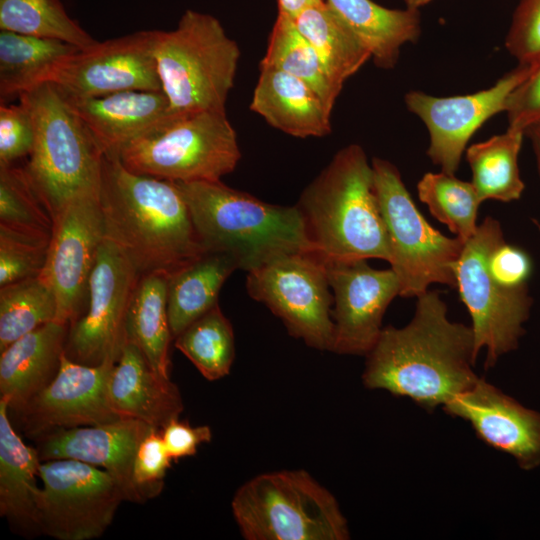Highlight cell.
<instances>
[{
    "label": "cell",
    "mask_w": 540,
    "mask_h": 540,
    "mask_svg": "<svg viewBox=\"0 0 540 540\" xmlns=\"http://www.w3.org/2000/svg\"><path fill=\"white\" fill-rule=\"evenodd\" d=\"M362 380L368 389L407 397L431 412L469 389L479 378L471 326L453 322L441 293L417 297L410 322L383 327L365 355Z\"/></svg>",
    "instance_id": "6da1fadb"
},
{
    "label": "cell",
    "mask_w": 540,
    "mask_h": 540,
    "mask_svg": "<svg viewBox=\"0 0 540 540\" xmlns=\"http://www.w3.org/2000/svg\"><path fill=\"white\" fill-rule=\"evenodd\" d=\"M100 204L106 237L141 276L169 275L205 251L176 182L134 173L104 155Z\"/></svg>",
    "instance_id": "7a4b0ae2"
},
{
    "label": "cell",
    "mask_w": 540,
    "mask_h": 540,
    "mask_svg": "<svg viewBox=\"0 0 540 540\" xmlns=\"http://www.w3.org/2000/svg\"><path fill=\"white\" fill-rule=\"evenodd\" d=\"M314 252L324 260H390L373 169L358 144L340 149L298 203Z\"/></svg>",
    "instance_id": "3957f363"
},
{
    "label": "cell",
    "mask_w": 540,
    "mask_h": 540,
    "mask_svg": "<svg viewBox=\"0 0 540 540\" xmlns=\"http://www.w3.org/2000/svg\"><path fill=\"white\" fill-rule=\"evenodd\" d=\"M205 251L230 255L252 271L294 252L314 251L297 205L264 202L221 180L176 182Z\"/></svg>",
    "instance_id": "277c9868"
},
{
    "label": "cell",
    "mask_w": 540,
    "mask_h": 540,
    "mask_svg": "<svg viewBox=\"0 0 540 540\" xmlns=\"http://www.w3.org/2000/svg\"><path fill=\"white\" fill-rule=\"evenodd\" d=\"M155 58L168 114L225 111L240 49L217 18L186 10L173 30H157Z\"/></svg>",
    "instance_id": "5b68a950"
},
{
    "label": "cell",
    "mask_w": 540,
    "mask_h": 540,
    "mask_svg": "<svg viewBox=\"0 0 540 540\" xmlns=\"http://www.w3.org/2000/svg\"><path fill=\"white\" fill-rule=\"evenodd\" d=\"M21 96L36 128L23 168L52 217L78 197L100 195L104 154L64 95L46 82Z\"/></svg>",
    "instance_id": "8992f818"
},
{
    "label": "cell",
    "mask_w": 540,
    "mask_h": 540,
    "mask_svg": "<svg viewBox=\"0 0 540 540\" xmlns=\"http://www.w3.org/2000/svg\"><path fill=\"white\" fill-rule=\"evenodd\" d=\"M232 513L247 540H346L347 520L333 494L304 470L259 474L241 485Z\"/></svg>",
    "instance_id": "52a82bcc"
},
{
    "label": "cell",
    "mask_w": 540,
    "mask_h": 540,
    "mask_svg": "<svg viewBox=\"0 0 540 540\" xmlns=\"http://www.w3.org/2000/svg\"><path fill=\"white\" fill-rule=\"evenodd\" d=\"M130 171L173 182L219 181L241 158L226 111L168 114L117 156Z\"/></svg>",
    "instance_id": "ba28073f"
},
{
    "label": "cell",
    "mask_w": 540,
    "mask_h": 540,
    "mask_svg": "<svg viewBox=\"0 0 540 540\" xmlns=\"http://www.w3.org/2000/svg\"><path fill=\"white\" fill-rule=\"evenodd\" d=\"M371 165L388 236L389 263L400 283L399 296L417 298L432 284L455 288L454 269L464 241L443 235L427 222L394 164L374 157Z\"/></svg>",
    "instance_id": "9c48e42d"
},
{
    "label": "cell",
    "mask_w": 540,
    "mask_h": 540,
    "mask_svg": "<svg viewBox=\"0 0 540 540\" xmlns=\"http://www.w3.org/2000/svg\"><path fill=\"white\" fill-rule=\"evenodd\" d=\"M504 240L499 221L485 217L464 242L454 269L456 288L471 317L476 357L486 350V370L518 347L533 304L528 286L505 287L490 273V254Z\"/></svg>",
    "instance_id": "30bf717a"
},
{
    "label": "cell",
    "mask_w": 540,
    "mask_h": 540,
    "mask_svg": "<svg viewBox=\"0 0 540 540\" xmlns=\"http://www.w3.org/2000/svg\"><path fill=\"white\" fill-rule=\"evenodd\" d=\"M246 290L282 320L291 336L331 351L333 295L325 262L316 252L285 254L247 272Z\"/></svg>",
    "instance_id": "8fae6325"
},
{
    "label": "cell",
    "mask_w": 540,
    "mask_h": 540,
    "mask_svg": "<svg viewBox=\"0 0 540 540\" xmlns=\"http://www.w3.org/2000/svg\"><path fill=\"white\" fill-rule=\"evenodd\" d=\"M39 478L42 486L35 493L37 530L58 540L100 537L125 501L107 472L81 461L41 462Z\"/></svg>",
    "instance_id": "7c38bea8"
},
{
    "label": "cell",
    "mask_w": 540,
    "mask_h": 540,
    "mask_svg": "<svg viewBox=\"0 0 540 540\" xmlns=\"http://www.w3.org/2000/svg\"><path fill=\"white\" fill-rule=\"evenodd\" d=\"M140 277L106 237L89 279L87 308L69 326L65 353L71 360L89 366L118 360L126 342L127 311Z\"/></svg>",
    "instance_id": "4fadbf2b"
},
{
    "label": "cell",
    "mask_w": 540,
    "mask_h": 540,
    "mask_svg": "<svg viewBox=\"0 0 540 540\" xmlns=\"http://www.w3.org/2000/svg\"><path fill=\"white\" fill-rule=\"evenodd\" d=\"M106 238L100 195H84L53 218L45 266L39 275L57 301L55 321L70 326L87 304L89 279Z\"/></svg>",
    "instance_id": "5bb4252c"
},
{
    "label": "cell",
    "mask_w": 540,
    "mask_h": 540,
    "mask_svg": "<svg viewBox=\"0 0 540 540\" xmlns=\"http://www.w3.org/2000/svg\"><path fill=\"white\" fill-rule=\"evenodd\" d=\"M157 30H141L96 42L66 58L49 82L68 99L125 90L162 91L156 67Z\"/></svg>",
    "instance_id": "9a60e30c"
},
{
    "label": "cell",
    "mask_w": 540,
    "mask_h": 540,
    "mask_svg": "<svg viewBox=\"0 0 540 540\" xmlns=\"http://www.w3.org/2000/svg\"><path fill=\"white\" fill-rule=\"evenodd\" d=\"M117 360L85 365L62 354L54 379L21 407L12 410L16 424L35 440L63 429L95 426L121 419L113 410L108 393Z\"/></svg>",
    "instance_id": "2e32d148"
},
{
    "label": "cell",
    "mask_w": 540,
    "mask_h": 540,
    "mask_svg": "<svg viewBox=\"0 0 540 540\" xmlns=\"http://www.w3.org/2000/svg\"><path fill=\"white\" fill-rule=\"evenodd\" d=\"M539 59L518 63L493 86L475 93L449 97L406 93L407 109L427 127V155L441 171L455 175L470 138L489 118L506 110L508 97L532 73Z\"/></svg>",
    "instance_id": "e0dca14e"
},
{
    "label": "cell",
    "mask_w": 540,
    "mask_h": 540,
    "mask_svg": "<svg viewBox=\"0 0 540 540\" xmlns=\"http://www.w3.org/2000/svg\"><path fill=\"white\" fill-rule=\"evenodd\" d=\"M324 262L334 303L331 351L366 355L383 329L387 307L400 295L398 277L391 267L375 269L363 259Z\"/></svg>",
    "instance_id": "ac0fdd59"
},
{
    "label": "cell",
    "mask_w": 540,
    "mask_h": 540,
    "mask_svg": "<svg viewBox=\"0 0 540 540\" xmlns=\"http://www.w3.org/2000/svg\"><path fill=\"white\" fill-rule=\"evenodd\" d=\"M443 410L467 421L488 446L512 456L523 470L540 465V413L487 382L478 380Z\"/></svg>",
    "instance_id": "d6986e66"
},
{
    "label": "cell",
    "mask_w": 540,
    "mask_h": 540,
    "mask_svg": "<svg viewBox=\"0 0 540 540\" xmlns=\"http://www.w3.org/2000/svg\"><path fill=\"white\" fill-rule=\"evenodd\" d=\"M151 426L135 419L59 430L37 439L41 462L72 459L107 472L120 487L125 501L143 503L133 481L138 446Z\"/></svg>",
    "instance_id": "ffe728a7"
},
{
    "label": "cell",
    "mask_w": 540,
    "mask_h": 540,
    "mask_svg": "<svg viewBox=\"0 0 540 540\" xmlns=\"http://www.w3.org/2000/svg\"><path fill=\"white\" fill-rule=\"evenodd\" d=\"M109 400L120 418L162 429L183 411L178 387L158 373L143 352L126 340L108 384Z\"/></svg>",
    "instance_id": "44dd1931"
},
{
    "label": "cell",
    "mask_w": 540,
    "mask_h": 540,
    "mask_svg": "<svg viewBox=\"0 0 540 540\" xmlns=\"http://www.w3.org/2000/svg\"><path fill=\"white\" fill-rule=\"evenodd\" d=\"M66 99L106 156H118L127 144L162 121L169 108L161 90H125Z\"/></svg>",
    "instance_id": "7402d4cb"
},
{
    "label": "cell",
    "mask_w": 540,
    "mask_h": 540,
    "mask_svg": "<svg viewBox=\"0 0 540 540\" xmlns=\"http://www.w3.org/2000/svg\"><path fill=\"white\" fill-rule=\"evenodd\" d=\"M68 330V325L51 321L0 352V399L7 402L9 411L21 407L54 379Z\"/></svg>",
    "instance_id": "603a6c76"
},
{
    "label": "cell",
    "mask_w": 540,
    "mask_h": 540,
    "mask_svg": "<svg viewBox=\"0 0 540 540\" xmlns=\"http://www.w3.org/2000/svg\"><path fill=\"white\" fill-rule=\"evenodd\" d=\"M250 109L272 127L298 138L331 132L332 110L306 83L279 69L260 67Z\"/></svg>",
    "instance_id": "cb8c5ba5"
},
{
    "label": "cell",
    "mask_w": 540,
    "mask_h": 540,
    "mask_svg": "<svg viewBox=\"0 0 540 540\" xmlns=\"http://www.w3.org/2000/svg\"><path fill=\"white\" fill-rule=\"evenodd\" d=\"M41 460L37 449L25 444L0 399V515L23 535L39 534L35 493Z\"/></svg>",
    "instance_id": "d4e9b609"
},
{
    "label": "cell",
    "mask_w": 540,
    "mask_h": 540,
    "mask_svg": "<svg viewBox=\"0 0 540 540\" xmlns=\"http://www.w3.org/2000/svg\"><path fill=\"white\" fill-rule=\"evenodd\" d=\"M329 7L354 32L382 69H392L406 43L421 33L418 9H389L372 0H326Z\"/></svg>",
    "instance_id": "484cf974"
},
{
    "label": "cell",
    "mask_w": 540,
    "mask_h": 540,
    "mask_svg": "<svg viewBox=\"0 0 540 540\" xmlns=\"http://www.w3.org/2000/svg\"><path fill=\"white\" fill-rule=\"evenodd\" d=\"M237 269L230 255L204 251L168 275L167 311L173 338L218 304L224 282Z\"/></svg>",
    "instance_id": "4316f807"
},
{
    "label": "cell",
    "mask_w": 540,
    "mask_h": 540,
    "mask_svg": "<svg viewBox=\"0 0 540 540\" xmlns=\"http://www.w3.org/2000/svg\"><path fill=\"white\" fill-rule=\"evenodd\" d=\"M79 48L69 43L0 30V99L20 97L49 79Z\"/></svg>",
    "instance_id": "83f0119b"
},
{
    "label": "cell",
    "mask_w": 540,
    "mask_h": 540,
    "mask_svg": "<svg viewBox=\"0 0 540 540\" xmlns=\"http://www.w3.org/2000/svg\"><path fill=\"white\" fill-rule=\"evenodd\" d=\"M168 275L140 277L126 316V340L135 344L151 366L169 377V344L173 338L167 311Z\"/></svg>",
    "instance_id": "f1b7e54d"
},
{
    "label": "cell",
    "mask_w": 540,
    "mask_h": 540,
    "mask_svg": "<svg viewBox=\"0 0 540 540\" xmlns=\"http://www.w3.org/2000/svg\"><path fill=\"white\" fill-rule=\"evenodd\" d=\"M294 21L332 80L342 88L371 58L364 44L324 0L304 9Z\"/></svg>",
    "instance_id": "f546056e"
},
{
    "label": "cell",
    "mask_w": 540,
    "mask_h": 540,
    "mask_svg": "<svg viewBox=\"0 0 540 540\" xmlns=\"http://www.w3.org/2000/svg\"><path fill=\"white\" fill-rule=\"evenodd\" d=\"M525 131L508 127L503 134L472 144L466 160L472 171V184L482 201L519 200L525 189L518 157Z\"/></svg>",
    "instance_id": "4dcf8cb0"
},
{
    "label": "cell",
    "mask_w": 540,
    "mask_h": 540,
    "mask_svg": "<svg viewBox=\"0 0 540 540\" xmlns=\"http://www.w3.org/2000/svg\"><path fill=\"white\" fill-rule=\"evenodd\" d=\"M260 67L279 69L311 87L333 110L342 87L330 77L313 46L298 30L295 21L277 15Z\"/></svg>",
    "instance_id": "1f68e13d"
},
{
    "label": "cell",
    "mask_w": 540,
    "mask_h": 540,
    "mask_svg": "<svg viewBox=\"0 0 540 540\" xmlns=\"http://www.w3.org/2000/svg\"><path fill=\"white\" fill-rule=\"evenodd\" d=\"M0 30L56 39L79 49L97 42L68 15L60 0H0Z\"/></svg>",
    "instance_id": "d6a6232c"
},
{
    "label": "cell",
    "mask_w": 540,
    "mask_h": 540,
    "mask_svg": "<svg viewBox=\"0 0 540 540\" xmlns=\"http://www.w3.org/2000/svg\"><path fill=\"white\" fill-rule=\"evenodd\" d=\"M175 347L205 379H221L230 373L235 356L232 325L217 304L175 338Z\"/></svg>",
    "instance_id": "836d02e7"
},
{
    "label": "cell",
    "mask_w": 540,
    "mask_h": 540,
    "mask_svg": "<svg viewBox=\"0 0 540 540\" xmlns=\"http://www.w3.org/2000/svg\"><path fill=\"white\" fill-rule=\"evenodd\" d=\"M57 301L40 277L0 287V352L18 338L55 321Z\"/></svg>",
    "instance_id": "e575fe53"
},
{
    "label": "cell",
    "mask_w": 540,
    "mask_h": 540,
    "mask_svg": "<svg viewBox=\"0 0 540 540\" xmlns=\"http://www.w3.org/2000/svg\"><path fill=\"white\" fill-rule=\"evenodd\" d=\"M418 197L430 213L464 242L476 232L477 214L483 202L472 182L455 175L428 172L417 184Z\"/></svg>",
    "instance_id": "d590c367"
},
{
    "label": "cell",
    "mask_w": 540,
    "mask_h": 540,
    "mask_svg": "<svg viewBox=\"0 0 540 540\" xmlns=\"http://www.w3.org/2000/svg\"><path fill=\"white\" fill-rule=\"evenodd\" d=\"M0 224L51 236L53 217L24 168L0 165Z\"/></svg>",
    "instance_id": "8d00e7d4"
},
{
    "label": "cell",
    "mask_w": 540,
    "mask_h": 540,
    "mask_svg": "<svg viewBox=\"0 0 540 540\" xmlns=\"http://www.w3.org/2000/svg\"><path fill=\"white\" fill-rule=\"evenodd\" d=\"M50 238L0 224V287L39 276Z\"/></svg>",
    "instance_id": "74e56055"
},
{
    "label": "cell",
    "mask_w": 540,
    "mask_h": 540,
    "mask_svg": "<svg viewBox=\"0 0 540 540\" xmlns=\"http://www.w3.org/2000/svg\"><path fill=\"white\" fill-rule=\"evenodd\" d=\"M19 99L18 104L0 105V165H12L34 148V115L26 98Z\"/></svg>",
    "instance_id": "f35d334b"
},
{
    "label": "cell",
    "mask_w": 540,
    "mask_h": 540,
    "mask_svg": "<svg viewBox=\"0 0 540 540\" xmlns=\"http://www.w3.org/2000/svg\"><path fill=\"white\" fill-rule=\"evenodd\" d=\"M171 461L161 429L151 427L138 446L133 464V481L143 503L161 493Z\"/></svg>",
    "instance_id": "ab89813d"
},
{
    "label": "cell",
    "mask_w": 540,
    "mask_h": 540,
    "mask_svg": "<svg viewBox=\"0 0 540 540\" xmlns=\"http://www.w3.org/2000/svg\"><path fill=\"white\" fill-rule=\"evenodd\" d=\"M505 46L519 63L540 58V0H520L512 16Z\"/></svg>",
    "instance_id": "60d3db41"
},
{
    "label": "cell",
    "mask_w": 540,
    "mask_h": 540,
    "mask_svg": "<svg viewBox=\"0 0 540 540\" xmlns=\"http://www.w3.org/2000/svg\"><path fill=\"white\" fill-rule=\"evenodd\" d=\"M489 270L492 276L505 287L522 288L528 286L533 263L524 249L504 240L491 252Z\"/></svg>",
    "instance_id": "b9f144b4"
},
{
    "label": "cell",
    "mask_w": 540,
    "mask_h": 540,
    "mask_svg": "<svg viewBox=\"0 0 540 540\" xmlns=\"http://www.w3.org/2000/svg\"><path fill=\"white\" fill-rule=\"evenodd\" d=\"M505 112L508 127L525 131L540 121V59L532 73L508 97Z\"/></svg>",
    "instance_id": "7bdbcfd3"
},
{
    "label": "cell",
    "mask_w": 540,
    "mask_h": 540,
    "mask_svg": "<svg viewBox=\"0 0 540 540\" xmlns=\"http://www.w3.org/2000/svg\"><path fill=\"white\" fill-rule=\"evenodd\" d=\"M161 434L172 460L195 455L199 445L212 439V431L208 426L194 427L179 417L170 420L161 429Z\"/></svg>",
    "instance_id": "ee69618b"
},
{
    "label": "cell",
    "mask_w": 540,
    "mask_h": 540,
    "mask_svg": "<svg viewBox=\"0 0 540 540\" xmlns=\"http://www.w3.org/2000/svg\"><path fill=\"white\" fill-rule=\"evenodd\" d=\"M321 1L323 0H277L278 14L295 20L304 9Z\"/></svg>",
    "instance_id": "f6af8a7d"
},
{
    "label": "cell",
    "mask_w": 540,
    "mask_h": 540,
    "mask_svg": "<svg viewBox=\"0 0 540 540\" xmlns=\"http://www.w3.org/2000/svg\"><path fill=\"white\" fill-rule=\"evenodd\" d=\"M525 135L530 139L540 176V121L528 126L525 129Z\"/></svg>",
    "instance_id": "bcb514c9"
},
{
    "label": "cell",
    "mask_w": 540,
    "mask_h": 540,
    "mask_svg": "<svg viewBox=\"0 0 540 540\" xmlns=\"http://www.w3.org/2000/svg\"><path fill=\"white\" fill-rule=\"evenodd\" d=\"M432 0H405L407 8L418 9L430 3Z\"/></svg>",
    "instance_id": "7dc6e473"
}]
</instances>
